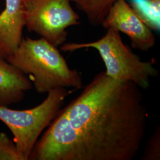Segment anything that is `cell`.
I'll use <instances>...</instances> for the list:
<instances>
[{"label":"cell","mask_w":160,"mask_h":160,"mask_svg":"<svg viewBox=\"0 0 160 160\" xmlns=\"http://www.w3.org/2000/svg\"><path fill=\"white\" fill-rule=\"evenodd\" d=\"M88 160H132L145 135L148 114L140 88L100 72L65 107Z\"/></svg>","instance_id":"obj_1"},{"label":"cell","mask_w":160,"mask_h":160,"mask_svg":"<svg viewBox=\"0 0 160 160\" xmlns=\"http://www.w3.org/2000/svg\"><path fill=\"white\" fill-rule=\"evenodd\" d=\"M6 60L32 77V84L38 93H48L57 88L77 90L82 87L79 72L70 68L57 47L43 38L22 39Z\"/></svg>","instance_id":"obj_2"},{"label":"cell","mask_w":160,"mask_h":160,"mask_svg":"<svg viewBox=\"0 0 160 160\" xmlns=\"http://www.w3.org/2000/svg\"><path fill=\"white\" fill-rule=\"evenodd\" d=\"M93 48L103 59L105 74L119 81H131L140 88H148L151 79L158 74L153 61H143L123 42L120 32L107 29L100 39L88 43H67L61 46L63 52Z\"/></svg>","instance_id":"obj_3"},{"label":"cell","mask_w":160,"mask_h":160,"mask_svg":"<svg viewBox=\"0 0 160 160\" xmlns=\"http://www.w3.org/2000/svg\"><path fill=\"white\" fill-rule=\"evenodd\" d=\"M71 92L66 88L53 89L48 92L40 104L28 110H13L0 106V120L12 132L13 141L23 160H29L41 133L50 125Z\"/></svg>","instance_id":"obj_4"},{"label":"cell","mask_w":160,"mask_h":160,"mask_svg":"<svg viewBox=\"0 0 160 160\" xmlns=\"http://www.w3.org/2000/svg\"><path fill=\"white\" fill-rule=\"evenodd\" d=\"M23 5L28 30L56 47L66 42L67 29L80 24L70 0H23Z\"/></svg>","instance_id":"obj_5"},{"label":"cell","mask_w":160,"mask_h":160,"mask_svg":"<svg viewBox=\"0 0 160 160\" xmlns=\"http://www.w3.org/2000/svg\"><path fill=\"white\" fill-rule=\"evenodd\" d=\"M29 160H88L86 147L71 125L65 109L59 110L38 140Z\"/></svg>","instance_id":"obj_6"},{"label":"cell","mask_w":160,"mask_h":160,"mask_svg":"<svg viewBox=\"0 0 160 160\" xmlns=\"http://www.w3.org/2000/svg\"><path fill=\"white\" fill-rule=\"evenodd\" d=\"M105 29H113L126 34L132 46L147 51L155 43L152 30L125 0H117L110 8L102 24Z\"/></svg>","instance_id":"obj_7"},{"label":"cell","mask_w":160,"mask_h":160,"mask_svg":"<svg viewBox=\"0 0 160 160\" xmlns=\"http://www.w3.org/2000/svg\"><path fill=\"white\" fill-rule=\"evenodd\" d=\"M25 25L23 0H6L0 13V59L6 60L17 49Z\"/></svg>","instance_id":"obj_8"},{"label":"cell","mask_w":160,"mask_h":160,"mask_svg":"<svg viewBox=\"0 0 160 160\" xmlns=\"http://www.w3.org/2000/svg\"><path fill=\"white\" fill-rule=\"evenodd\" d=\"M32 87L27 75L7 60L0 59V106H8L21 102L25 92Z\"/></svg>","instance_id":"obj_9"},{"label":"cell","mask_w":160,"mask_h":160,"mask_svg":"<svg viewBox=\"0 0 160 160\" xmlns=\"http://www.w3.org/2000/svg\"><path fill=\"white\" fill-rule=\"evenodd\" d=\"M86 14L90 23L102 25L110 8L117 0H70Z\"/></svg>","instance_id":"obj_10"},{"label":"cell","mask_w":160,"mask_h":160,"mask_svg":"<svg viewBox=\"0 0 160 160\" xmlns=\"http://www.w3.org/2000/svg\"><path fill=\"white\" fill-rule=\"evenodd\" d=\"M131 6L152 30L160 29V0H133Z\"/></svg>","instance_id":"obj_11"},{"label":"cell","mask_w":160,"mask_h":160,"mask_svg":"<svg viewBox=\"0 0 160 160\" xmlns=\"http://www.w3.org/2000/svg\"><path fill=\"white\" fill-rule=\"evenodd\" d=\"M0 160H23L13 141L0 132Z\"/></svg>","instance_id":"obj_12"},{"label":"cell","mask_w":160,"mask_h":160,"mask_svg":"<svg viewBox=\"0 0 160 160\" xmlns=\"http://www.w3.org/2000/svg\"><path fill=\"white\" fill-rule=\"evenodd\" d=\"M160 159V128L157 126L155 131L149 139L143 152L142 160H159Z\"/></svg>","instance_id":"obj_13"}]
</instances>
